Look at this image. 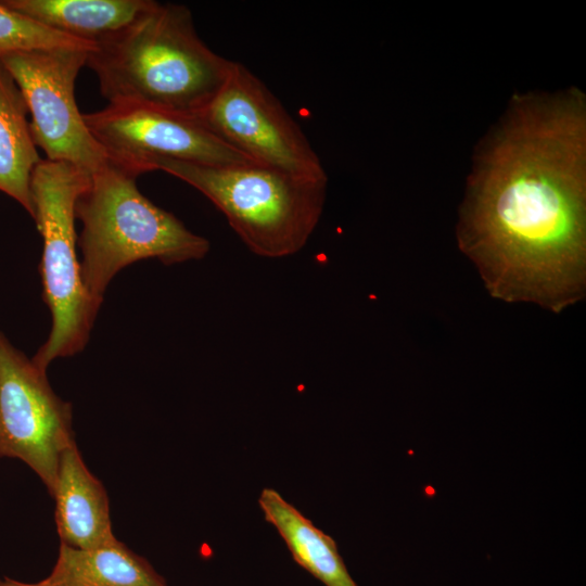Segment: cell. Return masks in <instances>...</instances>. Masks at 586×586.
<instances>
[{
	"instance_id": "cell-1",
	"label": "cell",
	"mask_w": 586,
	"mask_h": 586,
	"mask_svg": "<svg viewBox=\"0 0 586 586\" xmlns=\"http://www.w3.org/2000/svg\"><path fill=\"white\" fill-rule=\"evenodd\" d=\"M584 102L522 99L493 139L461 211L458 240L488 292L559 313L586 285Z\"/></svg>"
},
{
	"instance_id": "cell-2",
	"label": "cell",
	"mask_w": 586,
	"mask_h": 586,
	"mask_svg": "<svg viewBox=\"0 0 586 586\" xmlns=\"http://www.w3.org/2000/svg\"><path fill=\"white\" fill-rule=\"evenodd\" d=\"M232 63L203 42L186 5L155 2L97 44L86 65L109 104L196 116L221 88Z\"/></svg>"
},
{
	"instance_id": "cell-3",
	"label": "cell",
	"mask_w": 586,
	"mask_h": 586,
	"mask_svg": "<svg viewBox=\"0 0 586 586\" xmlns=\"http://www.w3.org/2000/svg\"><path fill=\"white\" fill-rule=\"evenodd\" d=\"M137 177L110 158L90 175L76 201L75 215L82 224L80 277L99 304L114 276L135 262L156 258L174 265L201 259L209 251L205 238L139 191Z\"/></svg>"
},
{
	"instance_id": "cell-4",
	"label": "cell",
	"mask_w": 586,
	"mask_h": 586,
	"mask_svg": "<svg viewBox=\"0 0 586 586\" xmlns=\"http://www.w3.org/2000/svg\"><path fill=\"white\" fill-rule=\"evenodd\" d=\"M204 194L247 249L260 257L300 252L317 228L328 180L256 165H204L165 157L149 162Z\"/></svg>"
},
{
	"instance_id": "cell-5",
	"label": "cell",
	"mask_w": 586,
	"mask_h": 586,
	"mask_svg": "<svg viewBox=\"0 0 586 586\" xmlns=\"http://www.w3.org/2000/svg\"><path fill=\"white\" fill-rule=\"evenodd\" d=\"M89 180L90 175L78 167L47 158L31 174L34 220L43 241L42 295L52 316L49 336L31 359L44 371L55 358L85 348L101 306L82 284L76 254L75 205Z\"/></svg>"
},
{
	"instance_id": "cell-6",
	"label": "cell",
	"mask_w": 586,
	"mask_h": 586,
	"mask_svg": "<svg viewBox=\"0 0 586 586\" xmlns=\"http://www.w3.org/2000/svg\"><path fill=\"white\" fill-rule=\"evenodd\" d=\"M196 117L256 165L328 180L300 125L242 63L233 61L226 81Z\"/></svg>"
},
{
	"instance_id": "cell-7",
	"label": "cell",
	"mask_w": 586,
	"mask_h": 586,
	"mask_svg": "<svg viewBox=\"0 0 586 586\" xmlns=\"http://www.w3.org/2000/svg\"><path fill=\"white\" fill-rule=\"evenodd\" d=\"M90 51L71 48L15 51L0 61L16 82L31 116L35 145L47 160L67 162L91 175L110 160L79 112L75 84Z\"/></svg>"
},
{
	"instance_id": "cell-8",
	"label": "cell",
	"mask_w": 586,
	"mask_h": 586,
	"mask_svg": "<svg viewBox=\"0 0 586 586\" xmlns=\"http://www.w3.org/2000/svg\"><path fill=\"white\" fill-rule=\"evenodd\" d=\"M74 443L72 405L0 331V458L24 462L52 496L61 457Z\"/></svg>"
},
{
	"instance_id": "cell-9",
	"label": "cell",
	"mask_w": 586,
	"mask_h": 586,
	"mask_svg": "<svg viewBox=\"0 0 586 586\" xmlns=\"http://www.w3.org/2000/svg\"><path fill=\"white\" fill-rule=\"evenodd\" d=\"M84 120L107 156L137 176L151 171L149 162L154 157L204 165L254 164L196 116L145 105L109 104L84 114Z\"/></svg>"
},
{
	"instance_id": "cell-10",
	"label": "cell",
	"mask_w": 586,
	"mask_h": 586,
	"mask_svg": "<svg viewBox=\"0 0 586 586\" xmlns=\"http://www.w3.org/2000/svg\"><path fill=\"white\" fill-rule=\"evenodd\" d=\"M52 497L62 544L94 548L117 540L112 530L107 493L89 471L76 443L61 457Z\"/></svg>"
},
{
	"instance_id": "cell-11",
	"label": "cell",
	"mask_w": 586,
	"mask_h": 586,
	"mask_svg": "<svg viewBox=\"0 0 586 586\" xmlns=\"http://www.w3.org/2000/svg\"><path fill=\"white\" fill-rule=\"evenodd\" d=\"M14 10L58 33L94 46L151 9V0H3Z\"/></svg>"
},
{
	"instance_id": "cell-12",
	"label": "cell",
	"mask_w": 586,
	"mask_h": 586,
	"mask_svg": "<svg viewBox=\"0 0 586 586\" xmlns=\"http://www.w3.org/2000/svg\"><path fill=\"white\" fill-rule=\"evenodd\" d=\"M42 586H168L143 557L118 539L94 548L60 545L55 564Z\"/></svg>"
},
{
	"instance_id": "cell-13",
	"label": "cell",
	"mask_w": 586,
	"mask_h": 586,
	"mask_svg": "<svg viewBox=\"0 0 586 586\" xmlns=\"http://www.w3.org/2000/svg\"><path fill=\"white\" fill-rule=\"evenodd\" d=\"M265 520L279 533L294 561L324 586H357L335 540L314 525L279 492L265 487L258 497Z\"/></svg>"
},
{
	"instance_id": "cell-14",
	"label": "cell",
	"mask_w": 586,
	"mask_h": 586,
	"mask_svg": "<svg viewBox=\"0 0 586 586\" xmlns=\"http://www.w3.org/2000/svg\"><path fill=\"white\" fill-rule=\"evenodd\" d=\"M25 100L0 61V191L34 219L31 174L41 161L31 138Z\"/></svg>"
},
{
	"instance_id": "cell-15",
	"label": "cell",
	"mask_w": 586,
	"mask_h": 586,
	"mask_svg": "<svg viewBox=\"0 0 586 586\" xmlns=\"http://www.w3.org/2000/svg\"><path fill=\"white\" fill-rule=\"evenodd\" d=\"M56 48L92 51L95 46L48 28L0 2V54Z\"/></svg>"
},
{
	"instance_id": "cell-16",
	"label": "cell",
	"mask_w": 586,
	"mask_h": 586,
	"mask_svg": "<svg viewBox=\"0 0 586 586\" xmlns=\"http://www.w3.org/2000/svg\"><path fill=\"white\" fill-rule=\"evenodd\" d=\"M0 586H42V584L40 583V581L37 583H24L5 577L0 581Z\"/></svg>"
}]
</instances>
